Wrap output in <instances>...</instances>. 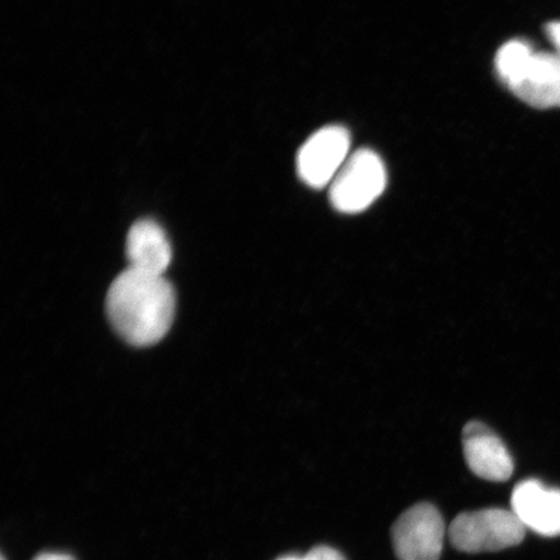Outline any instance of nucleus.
<instances>
[{
    "mask_svg": "<svg viewBox=\"0 0 560 560\" xmlns=\"http://www.w3.org/2000/svg\"><path fill=\"white\" fill-rule=\"evenodd\" d=\"M495 70L500 80L530 107H560V56L557 52H536L527 42L511 40L497 52Z\"/></svg>",
    "mask_w": 560,
    "mask_h": 560,
    "instance_id": "obj_2",
    "label": "nucleus"
},
{
    "mask_svg": "<svg viewBox=\"0 0 560 560\" xmlns=\"http://www.w3.org/2000/svg\"><path fill=\"white\" fill-rule=\"evenodd\" d=\"M34 560H74L72 557L66 555H59V552H44Z\"/></svg>",
    "mask_w": 560,
    "mask_h": 560,
    "instance_id": "obj_12",
    "label": "nucleus"
},
{
    "mask_svg": "<svg viewBox=\"0 0 560 560\" xmlns=\"http://www.w3.org/2000/svg\"><path fill=\"white\" fill-rule=\"evenodd\" d=\"M112 326L136 347H150L165 338L175 315V292L165 276L126 269L107 295Z\"/></svg>",
    "mask_w": 560,
    "mask_h": 560,
    "instance_id": "obj_1",
    "label": "nucleus"
},
{
    "mask_svg": "<svg viewBox=\"0 0 560 560\" xmlns=\"http://www.w3.org/2000/svg\"><path fill=\"white\" fill-rule=\"evenodd\" d=\"M465 459L479 478L501 482L514 472V460L503 441L486 424L471 422L462 433Z\"/></svg>",
    "mask_w": 560,
    "mask_h": 560,
    "instance_id": "obj_8",
    "label": "nucleus"
},
{
    "mask_svg": "<svg viewBox=\"0 0 560 560\" xmlns=\"http://www.w3.org/2000/svg\"><path fill=\"white\" fill-rule=\"evenodd\" d=\"M126 256L130 269L152 276H165L172 262V245L158 222L142 220L129 231Z\"/></svg>",
    "mask_w": 560,
    "mask_h": 560,
    "instance_id": "obj_9",
    "label": "nucleus"
},
{
    "mask_svg": "<svg viewBox=\"0 0 560 560\" xmlns=\"http://www.w3.org/2000/svg\"><path fill=\"white\" fill-rule=\"evenodd\" d=\"M307 557L312 560H347L341 556L338 550L330 548V546H317L307 552Z\"/></svg>",
    "mask_w": 560,
    "mask_h": 560,
    "instance_id": "obj_10",
    "label": "nucleus"
},
{
    "mask_svg": "<svg viewBox=\"0 0 560 560\" xmlns=\"http://www.w3.org/2000/svg\"><path fill=\"white\" fill-rule=\"evenodd\" d=\"M525 530L527 529L513 511L486 509L455 517L447 535L455 549L479 555L520 545Z\"/></svg>",
    "mask_w": 560,
    "mask_h": 560,
    "instance_id": "obj_3",
    "label": "nucleus"
},
{
    "mask_svg": "<svg viewBox=\"0 0 560 560\" xmlns=\"http://www.w3.org/2000/svg\"><path fill=\"white\" fill-rule=\"evenodd\" d=\"M2 560H5V558L3 557Z\"/></svg>",
    "mask_w": 560,
    "mask_h": 560,
    "instance_id": "obj_14",
    "label": "nucleus"
},
{
    "mask_svg": "<svg viewBox=\"0 0 560 560\" xmlns=\"http://www.w3.org/2000/svg\"><path fill=\"white\" fill-rule=\"evenodd\" d=\"M445 534L440 511L431 503H418L398 517L392 542L400 560H440Z\"/></svg>",
    "mask_w": 560,
    "mask_h": 560,
    "instance_id": "obj_5",
    "label": "nucleus"
},
{
    "mask_svg": "<svg viewBox=\"0 0 560 560\" xmlns=\"http://www.w3.org/2000/svg\"><path fill=\"white\" fill-rule=\"evenodd\" d=\"M387 186V172L374 151L360 150L349 156L336 175L330 199L336 210L346 214L361 213L380 198Z\"/></svg>",
    "mask_w": 560,
    "mask_h": 560,
    "instance_id": "obj_4",
    "label": "nucleus"
},
{
    "mask_svg": "<svg viewBox=\"0 0 560 560\" xmlns=\"http://www.w3.org/2000/svg\"><path fill=\"white\" fill-rule=\"evenodd\" d=\"M511 511L525 529L544 537L560 536V489L535 479L524 480L511 495Z\"/></svg>",
    "mask_w": 560,
    "mask_h": 560,
    "instance_id": "obj_7",
    "label": "nucleus"
},
{
    "mask_svg": "<svg viewBox=\"0 0 560 560\" xmlns=\"http://www.w3.org/2000/svg\"><path fill=\"white\" fill-rule=\"evenodd\" d=\"M278 560H312L310 557L304 556V557H296V556H289V557H283V558H279Z\"/></svg>",
    "mask_w": 560,
    "mask_h": 560,
    "instance_id": "obj_13",
    "label": "nucleus"
},
{
    "mask_svg": "<svg viewBox=\"0 0 560 560\" xmlns=\"http://www.w3.org/2000/svg\"><path fill=\"white\" fill-rule=\"evenodd\" d=\"M350 136L342 126H326L301 147L296 159L299 177L305 185L322 188L332 184L349 159Z\"/></svg>",
    "mask_w": 560,
    "mask_h": 560,
    "instance_id": "obj_6",
    "label": "nucleus"
},
{
    "mask_svg": "<svg viewBox=\"0 0 560 560\" xmlns=\"http://www.w3.org/2000/svg\"><path fill=\"white\" fill-rule=\"evenodd\" d=\"M546 34H548L551 44L555 45L556 52L560 56V21L548 24L546 26Z\"/></svg>",
    "mask_w": 560,
    "mask_h": 560,
    "instance_id": "obj_11",
    "label": "nucleus"
}]
</instances>
